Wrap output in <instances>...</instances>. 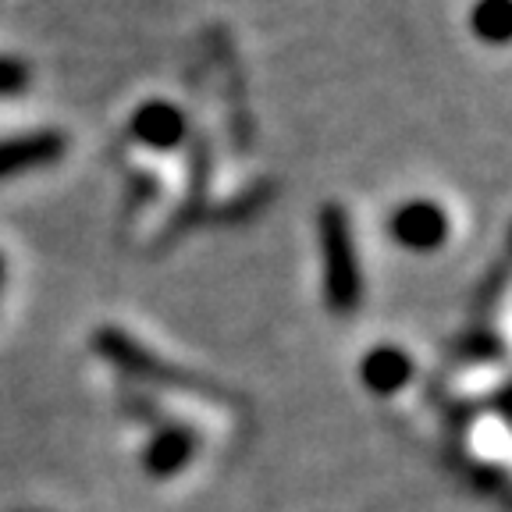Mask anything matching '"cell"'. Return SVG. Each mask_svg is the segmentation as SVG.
Listing matches in <instances>:
<instances>
[{"mask_svg": "<svg viewBox=\"0 0 512 512\" xmlns=\"http://www.w3.org/2000/svg\"><path fill=\"white\" fill-rule=\"evenodd\" d=\"M360 377L374 395H395L413 377V360L395 345H377L360 360Z\"/></svg>", "mask_w": 512, "mask_h": 512, "instance_id": "5b68a950", "label": "cell"}, {"mask_svg": "<svg viewBox=\"0 0 512 512\" xmlns=\"http://www.w3.org/2000/svg\"><path fill=\"white\" fill-rule=\"evenodd\" d=\"M64 150H68V136L54 132V128H40V132L0 139V182L25 175V171L47 168V164L64 157Z\"/></svg>", "mask_w": 512, "mask_h": 512, "instance_id": "3957f363", "label": "cell"}, {"mask_svg": "<svg viewBox=\"0 0 512 512\" xmlns=\"http://www.w3.org/2000/svg\"><path fill=\"white\" fill-rule=\"evenodd\" d=\"M128 132H132L136 143L168 153L185 143L189 121H185V114L178 111L175 104H168V100H146V104L136 107V114L128 121Z\"/></svg>", "mask_w": 512, "mask_h": 512, "instance_id": "277c9868", "label": "cell"}, {"mask_svg": "<svg viewBox=\"0 0 512 512\" xmlns=\"http://www.w3.org/2000/svg\"><path fill=\"white\" fill-rule=\"evenodd\" d=\"M470 32L488 47L512 43V0H477L470 8Z\"/></svg>", "mask_w": 512, "mask_h": 512, "instance_id": "8992f818", "label": "cell"}, {"mask_svg": "<svg viewBox=\"0 0 512 512\" xmlns=\"http://www.w3.org/2000/svg\"><path fill=\"white\" fill-rule=\"evenodd\" d=\"M32 82V72L15 57H0V96H22Z\"/></svg>", "mask_w": 512, "mask_h": 512, "instance_id": "ba28073f", "label": "cell"}, {"mask_svg": "<svg viewBox=\"0 0 512 512\" xmlns=\"http://www.w3.org/2000/svg\"><path fill=\"white\" fill-rule=\"evenodd\" d=\"M0 281H4V260H0Z\"/></svg>", "mask_w": 512, "mask_h": 512, "instance_id": "9c48e42d", "label": "cell"}, {"mask_svg": "<svg viewBox=\"0 0 512 512\" xmlns=\"http://www.w3.org/2000/svg\"><path fill=\"white\" fill-rule=\"evenodd\" d=\"M317 235L320 253H324V299L342 317V313L356 310L363 296V274L360 260H356L349 214L338 203H324L317 214Z\"/></svg>", "mask_w": 512, "mask_h": 512, "instance_id": "6da1fadb", "label": "cell"}, {"mask_svg": "<svg viewBox=\"0 0 512 512\" xmlns=\"http://www.w3.org/2000/svg\"><path fill=\"white\" fill-rule=\"evenodd\" d=\"M192 459V438L185 431H164L146 452V470L153 477H171Z\"/></svg>", "mask_w": 512, "mask_h": 512, "instance_id": "52a82bcc", "label": "cell"}, {"mask_svg": "<svg viewBox=\"0 0 512 512\" xmlns=\"http://www.w3.org/2000/svg\"><path fill=\"white\" fill-rule=\"evenodd\" d=\"M448 232H452V224H448L445 207H438L434 200H409L388 217L392 242L409 253H434L448 242Z\"/></svg>", "mask_w": 512, "mask_h": 512, "instance_id": "7a4b0ae2", "label": "cell"}]
</instances>
